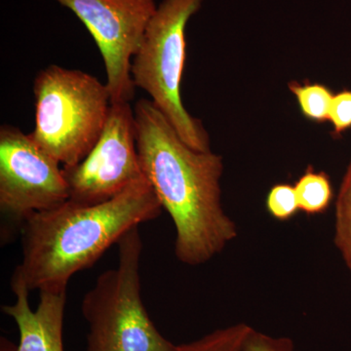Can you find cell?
<instances>
[{
  "label": "cell",
  "mask_w": 351,
  "mask_h": 351,
  "mask_svg": "<svg viewBox=\"0 0 351 351\" xmlns=\"http://www.w3.org/2000/svg\"><path fill=\"white\" fill-rule=\"evenodd\" d=\"M134 113L141 167L174 223L176 258L191 267L209 262L239 235L221 204L223 156L191 149L149 99Z\"/></svg>",
  "instance_id": "1"
},
{
  "label": "cell",
  "mask_w": 351,
  "mask_h": 351,
  "mask_svg": "<svg viewBox=\"0 0 351 351\" xmlns=\"http://www.w3.org/2000/svg\"><path fill=\"white\" fill-rule=\"evenodd\" d=\"M163 207L145 178L97 204L66 200L21 226L23 260L14 270L29 292H66L71 277L93 267L126 232L156 219Z\"/></svg>",
  "instance_id": "2"
},
{
  "label": "cell",
  "mask_w": 351,
  "mask_h": 351,
  "mask_svg": "<svg viewBox=\"0 0 351 351\" xmlns=\"http://www.w3.org/2000/svg\"><path fill=\"white\" fill-rule=\"evenodd\" d=\"M36 125L31 136L63 166L76 165L93 149L107 123V84L80 71L51 64L34 82Z\"/></svg>",
  "instance_id": "3"
},
{
  "label": "cell",
  "mask_w": 351,
  "mask_h": 351,
  "mask_svg": "<svg viewBox=\"0 0 351 351\" xmlns=\"http://www.w3.org/2000/svg\"><path fill=\"white\" fill-rule=\"evenodd\" d=\"M119 265L104 271L82 302L86 351H177L157 330L141 297L143 241L138 226L122 237Z\"/></svg>",
  "instance_id": "4"
},
{
  "label": "cell",
  "mask_w": 351,
  "mask_h": 351,
  "mask_svg": "<svg viewBox=\"0 0 351 351\" xmlns=\"http://www.w3.org/2000/svg\"><path fill=\"white\" fill-rule=\"evenodd\" d=\"M203 0H163L149 20L131 64L136 88L144 90L180 138L197 152H211L202 122L182 104L186 57V27Z\"/></svg>",
  "instance_id": "5"
},
{
  "label": "cell",
  "mask_w": 351,
  "mask_h": 351,
  "mask_svg": "<svg viewBox=\"0 0 351 351\" xmlns=\"http://www.w3.org/2000/svg\"><path fill=\"white\" fill-rule=\"evenodd\" d=\"M69 199L60 162L36 145L31 134L0 127V212L9 225L21 226L38 212Z\"/></svg>",
  "instance_id": "6"
},
{
  "label": "cell",
  "mask_w": 351,
  "mask_h": 351,
  "mask_svg": "<svg viewBox=\"0 0 351 351\" xmlns=\"http://www.w3.org/2000/svg\"><path fill=\"white\" fill-rule=\"evenodd\" d=\"M86 27L105 64L112 104L131 103V64L157 5L156 0H56Z\"/></svg>",
  "instance_id": "7"
},
{
  "label": "cell",
  "mask_w": 351,
  "mask_h": 351,
  "mask_svg": "<svg viewBox=\"0 0 351 351\" xmlns=\"http://www.w3.org/2000/svg\"><path fill=\"white\" fill-rule=\"evenodd\" d=\"M63 171L69 200L82 204L112 199L145 178L131 104H112L105 129L93 149L76 165L63 166Z\"/></svg>",
  "instance_id": "8"
},
{
  "label": "cell",
  "mask_w": 351,
  "mask_h": 351,
  "mask_svg": "<svg viewBox=\"0 0 351 351\" xmlns=\"http://www.w3.org/2000/svg\"><path fill=\"white\" fill-rule=\"evenodd\" d=\"M16 295L13 304L2 306V313L12 318L19 330L17 351H64L63 329L66 292L43 291L36 311L29 306V291L19 279L11 278Z\"/></svg>",
  "instance_id": "9"
},
{
  "label": "cell",
  "mask_w": 351,
  "mask_h": 351,
  "mask_svg": "<svg viewBox=\"0 0 351 351\" xmlns=\"http://www.w3.org/2000/svg\"><path fill=\"white\" fill-rule=\"evenodd\" d=\"M300 211L307 216L324 214L334 199V189L329 175L308 165L295 184Z\"/></svg>",
  "instance_id": "10"
},
{
  "label": "cell",
  "mask_w": 351,
  "mask_h": 351,
  "mask_svg": "<svg viewBox=\"0 0 351 351\" xmlns=\"http://www.w3.org/2000/svg\"><path fill=\"white\" fill-rule=\"evenodd\" d=\"M334 244L351 276V158L335 202Z\"/></svg>",
  "instance_id": "11"
},
{
  "label": "cell",
  "mask_w": 351,
  "mask_h": 351,
  "mask_svg": "<svg viewBox=\"0 0 351 351\" xmlns=\"http://www.w3.org/2000/svg\"><path fill=\"white\" fill-rule=\"evenodd\" d=\"M288 88L297 98L302 114L311 121L323 123L329 120L332 94L326 85L306 82L288 83Z\"/></svg>",
  "instance_id": "12"
},
{
  "label": "cell",
  "mask_w": 351,
  "mask_h": 351,
  "mask_svg": "<svg viewBox=\"0 0 351 351\" xmlns=\"http://www.w3.org/2000/svg\"><path fill=\"white\" fill-rule=\"evenodd\" d=\"M252 330L253 327L247 323H237L215 330L196 341L179 345L177 351H243Z\"/></svg>",
  "instance_id": "13"
},
{
  "label": "cell",
  "mask_w": 351,
  "mask_h": 351,
  "mask_svg": "<svg viewBox=\"0 0 351 351\" xmlns=\"http://www.w3.org/2000/svg\"><path fill=\"white\" fill-rule=\"evenodd\" d=\"M265 208L272 219L287 221L299 213L300 208L295 186L290 184H276L269 189Z\"/></svg>",
  "instance_id": "14"
},
{
  "label": "cell",
  "mask_w": 351,
  "mask_h": 351,
  "mask_svg": "<svg viewBox=\"0 0 351 351\" xmlns=\"http://www.w3.org/2000/svg\"><path fill=\"white\" fill-rule=\"evenodd\" d=\"M329 120L332 127V136L341 137L351 129V90H343L332 97Z\"/></svg>",
  "instance_id": "15"
},
{
  "label": "cell",
  "mask_w": 351,
  "mask_h": 351,
  "mask_svg": "<svg viewBox=\"0 0 351 351\" xmlns=\"http://www.w3.org/2000/svg\"><path fill=\"white\" fill-rule=\"evenodd\" d=\"M243 351H300L294 341L287 337H274L252 330L244 343Z\"/></svg>",
  "instance_id": "16"
},
{
  "label": "cell",
  "mask_w": 351,
  "mask_h": 351,
  "mask_svg": "<svg viewBox=\"0 0 351 351\" xmlns=\"http://www.w3.org/2000/svg\"><path fill=\"white\" fill-rule=\"evenodd\" d=\"M18 346L2 337L0 339V351H17Z\"/></svg>",
  "instance_id": "17"
}]
</instances>
